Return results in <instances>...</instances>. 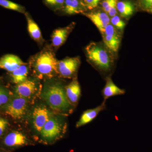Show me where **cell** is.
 Returning <instances> with one entry per match:
<instances>
[{
    "instance_id": "1",
    "label": "cell",
    "mask_w": 152,
    "mask_h": 152,
    "mask_svg": "<svg viewBox=\"0 0 152 152\" xmlns=\"http://www.w3.org/2000/svg\"><path fill=\"white\" fill-rule=\"evenodd\" d=\"M58 61L53 51L44 49L34 56L31 62L38 76L51 78L58 74Z\"/></svg>"
},
{
    "instance_id": "2",
    "label": "cell",
    "mask_w": 152,
    "mask_h": 152,
    "mask_svg": "<svg viewBox=\"0 0 152 152\" xmlns=\"http://www.w3.org/2000/svg\"><path fill=\"white\" fill-rule=\"evenodd\" d=\"M43 96L53 110L65 113H69L72 111L73 106L68 100L65 88L61 85L49 86L44 92Z\"/></svg>"
},
{
    "instance_id": "3",
    "label": "cell",
    "mask_w": 152,
    "mask_h": 152,
    "mask_svg": "<svg viewBox=\"0 0 152 152\" xmlns=\"http://www.w3.org/2000/svg\"><path fill=\"white\" fill-rule=\"evenodd\" d=\"M88 60L101 72H108L111 70L112 62L107 50L99 44L92 42L86 48Z\"/></svg>"
},
{
    "instance_id": "4",
    "label": "cell",
    "mask_w": 152,
    "mask_h": 152,
    "mask_svg": "<svg viewBox=\"0 0 152 152\" xmlns=\"http://www.w3.org/2000/svg\"><path fill=\"white\" fill-rule=\"evenodd\" d=\"M66 125L61 120L52 117L44 126L40 134L42 139L47 142L54 141L64 134Z\"/></svg>"
},
{
    "instance_id": "5",
    "label": "cell",
    "mask_w": 152,
    "mask_h": 152,
    "mask_svg": "<svg viewBox=\"0 0 152 152\" xmlns=\"http://www.w3.org/2000/svg\"><path fill=\"white\" fill-rule=\"evenodd\" d=\"M27 107L26 99L17 95L5 106V113L14 119H20L26 115Z\"/></svg>"
},
{
    "instance_id": "6",
    "label": "cell",
    "mask_w": 152,
    "mask_h": 152,
    "mask_svg": "<svg viewBox=\"0 0 152 152\" xmlns=\"http://www.w3.org/2000/svg\"><path fill=\"white\" fill-rule=\"evenodd\" d=\"M80 61L78 57L66 58L58 61V74L64 78H71L76 73Z\"/></svg>"
},
{
    "instance_id": "7",
    "label": "cell",
    "mask_w": 152,
    "mask_h": 152,
    "mask_svg": "<svg viewBox=\"0 0 152 152\" xmlns=\"http://www.w3.org/2000/svg\"><path fill=\"white\" fill-rule=\"evenodd\" d=\"M52 117L51 113L46 107L42 105L37 106L32 114V124L35 129L40 133L44 126Z\"/></svg>"
},
{
    "instance_id": "8",
    "label": "cell",
    "mask_w": 152,
    "mask_h": 152,
    "mask_svg": "<svg viewBox=\"0 0 152 152\" xmlns=\"http://www.w3.org/2000/svg\"><path fill=\"white\" fill-rule=\"evenodd\" d=\"M102 36L104 43L107 48L113 53H117L121 44V39L113 26L111 24L107 25Z\"/></svg>"
},
{
    "instance_id": "9",
    "label": "cell",
    "mask_w": 152,
    "mask_h": 152,
    "mask_svg": "<svg viewBox=\"0 0 152 152\" xmlns=\"http://www.w3.org/2000/svg\"><path fill=\"white\" fill-rule=\"evenodd\" d=\"M3 143L5 147L15 148L27 145L29 144L30 142L26 136L23 133L13 131L4 138Z\"/></svg>"
},
{
    "instance_id": "10",
    "label": "cell",
    "mask_w": 152,
    "mask_h": 152,
    "mask_svg": "<svg viewBox=\"0 0 152 152\" xmlns=\"http://www.w3.org/2000/svg\"><path fill=\"white\" fill-rule=\"evenodd\" d=\"M75 23H72L67 26L56 29L53 32L51 36L52 45L58 48L62 45L66 40L68 36L75 27Z\"/></svg>"
},
{
    "instance_id": "11",
    "label": "cell",
    "mask_w": 152,
    "mask_h": 152,
    "mask_svg": "<svg viewBox=\"0 0 152 152\" xmlns=\"http://www.w3.org/2000/svg\"><path fill=\"white\" fill-rule=\"evenodd\" d=\"M83 14L94 24L102 35L104 34L106 27L110 24V19L107 14L105 12H84Z\"/></svg>"
},
{
    "instance_id": "12",
    "label": "cell",
    "mask_w": 152,
    "mask_h": 152,
    "mask_svg": "<svg viewBox=\"0 0 152 152\" xmlns=\"http://www.w3.org/2000/svg\"><path fill=\"white\" fill-rule=\"evenodd\" d=\"M106 101L103 102L100 105L94 108L85 111L82 114L80 120L77 122L76 127L79 128L88 124L96 118L100 113L104 110L106 108Z\"/></svg>"
},
{
    "instance_id": "13",
    "label": "cell",
    "mask_w": 152,
    "mask_h": 152,
    "mask_svg": "<svg viewBox=\"0 0 152 152\" xmlns=\"http://www.w3.org/2000/svg\"><path fill=\"white\" fill-rule=\"evenodd\" d=\"M18 56L7 54L0 58V69L12 72L20 66L26 64Z\"/></svg>"
},
{
    "instance_id": "14",
    "label": "cell",
    "mask_w": 152,
    "mask_h": 152,
    "mask_svg": "<svg viewBox=\"0 0 152 152\" xmlns=\"http://www.w3.org/2000/svg\"><path fill=\"white\" fill-rule=\"evenodd\" d=\"M37 90L35 82L27 79L23 83L17 85L15 88V92L17 96L27 99L34 94Z\"/></svg>"
},
{
    "instance_id": "15",
    "label": "cell",
    "mask_w": 152,
    "mask_h": 152,
    "mask_svg": "<svg viewBox=\"0 0 152 152\" xmlns=\"http://www.w3.org/2000/svg\"><path fill=\"white\" fill-rule=\"evenodd\" d=\"M106 81L105 86L102 91L104 101H107L111 97L124 95L126 93L125 90L120 88L114 83L110 76L106 77Z\"/></svg>"
},
{
    "instance_id": "16",
    "label": "cell",
    "mask_w": 152,
    "mask_h": 152,
    "mask_svg": "<svg viewBox=\"0 0 152 152\" xmlns=\"http://www.w3.org/2000/svg\"><path fill=\"white\" fill-rule=\"evenodd\" d=\"M66 95L68 100L73 106L77 103L81 96L80 86L78 81L74 79L65 87Z\"/></svg>"
},
{
    "instance_id": "17",
    "label": "cell",
    "mask_w": 152,
    "mask_h": 152,
    "mask_svg": "<svg viewBox=\"0 0 152 152\" xmlns=\"http://www.w3.org/2000/svg\"><path fill=\"white\" fill-rule=\"evenodd\" d=\"M27 22L28 31L31 37L39 44H42L44 39L42 36L40 29L37 24L33 20L28 13H25Z\"/></svg>"
},
{
    "instance_id": "18",
    "label": "cell",
    "mask_w": 152,
    "mask_h": 152,
    "mask_svg": "<svg viewBox=\"0 0 152 152\" xmlns=\"http://www.w3.org/2000/svg\"><path fill=\"white\" fill-rule=\"evenodd\" d=\"M62 9L65 13L69 15L83 13L84 10L79 0H66Z\"/></svg>"
},
{
    "instance_id": "19",
    "label": "cell",
    "mask_w": 152,
    "mask_h": 152,
    "mask_svg": "<svg viewBox=\"0 0 152 152\" xmlns=\"http://www.w3.org/2000/svg\"><path fill=\"white\" fill-rule=\"evenodd\" d=\"M26 64L20 66L16 69L10 73L12 81L14 83L18 84L27 79L28 70Z\"/></svg>"
},
{
    "instance_id": "20",
    "label": "cell",
    "mask_w": 152,
    "mask_h": 152,
    "mask_svg": "<svg viewBox=\"0 0 152 152\" xmlns=\"http://www.w3.org/2000/svg\"><path fill=\"white\" fill-rule=\"evenodd\" d=\"M117 8L121 16L125 18L130 17L134 13V5L129 1L118 2Z\"/></svg>"
},
{
    "instance_id": "21",
    "label": "cell",
    "mask_w": 152,
    "mask_h": 152,
    "mask_svg": "<svg viewBox=\"0 0 152 152\" xmlns=\"http://www.w3.org/2000/svg\"><path fill=\"white\" fill-rule=\"evenodd\" d=\"M0 6L5 8L21 13L25 14L26 12L24 7L9 0H0Z\"/></svg>"
},
{
    "instance_id": "22",
    "label": "cell",
    "mask_w": 152,
    "mask_h": 152,
    "mask_svg": "<svg viewBox=\"0 0 152 152\" xmlns=\"http://www.w3.org/2000/svg\"><path fill=\"white\" fill-rule=\"evenodd\" d=\"M66 0H44L45 2L55 10L63 8Z\"/></svg>"
},
{
    "instance_id": "23",
    "label": "cell",
    "mask_w": 152,
    "mask_h": 152,
    "mask_svg": "<svg viewBox=\"0 0 152 152\" xmlns=\"http://www.w3.org/2000/svg\"><path fill=\"white\" fill-rule=\"evenodd\" d=\"M110 22L114 27L119 30H123L126 26L125 22L117 15L112 17L110 19Z\"/></svg>"
},
{
    "instance_id": "24",
    "label": "cell",
    "mask_w": 152,
    "mask_h": 152,
    "mask_svg": "<svg viewBox=\"0 0 152 152\" xmlns=\"http://www.w3.org/2000/svg\"><path fill=\"white\" fill-rule=\"evenodd\" d=\"M101 0H83L81 1L84 9L91 10L95 8L99 5Z\"/></svg>"
},
{
    "instance_id": "25",
    "label": "cell",
    "mask_w": 152,
    "mask_h": 152,
    "mask_svg": "<svg viewBox=\"0 0 152 152\" xmlns=\"http://www.w3.org/2000/svg\"><path fill=\"white\" fill-rule=\"evenodd\" d=\"M10 97L7 92L2 88H0V107L6 106L9 102Z\"/></svg>"
},
{
    "instance_id": "26",
    "label": "cell",
    "mask_w": 152,
    "mask_h": 152,
    "mask_svg": "<svg viewBox=\"0 0 152 152\" xmlns=\"http://www.w3.org/2000/svg\"><path fill=\"white\" fill-rule=\"evenodd\" d=\"M117 2H118L117 0H104L102 3L103 10L106 13L108 14L111 8Z\"/></svg>"
},
{
    "instance_id": "27",
    "label": "cell",
    "mask_w": 152,
    "mask_h": 152,
    "mask_svg": "<svg viewBox=\"0 0 152 152\" xmlns=\"http://www.w3.org/2000/svg\"><path fill=\"white\" fill-rule=\"evenodd\" d=\"M8 125V122L7 120L0 117V138L3 135Z\"/></svg>"
},
{
    "instance_id": "28",
    "label": "cell",
    "mask_w": 152,
    "mask_h": 152,
    "mask_svg": "<svg viewBox=\"0 0 152 152\" xmlns=\"http://www.w3.org/2000/svg\"><path fill=\"white\" fill-rule=\"evenodd\" d=\"M142 3L145 8L150 9L152 7V0H142Z\"/></svg>"
},
{
    "instance_id": "29",
    "label": "cell",
    "mask_w": 152,
    "mask_h": 152,
    "mask_svg": "<svg viewBox=\"0 0 152 152\" xmlns=\"http://www.w3.org/2000/svg\"><path fill=\"white\" fill-rule=\"evenodd\" d=\"M150 12H151V13H152V7L151 8H150Z\"/></svg>"
},
{
    "instance_id": "30",
    "label": "cell",
    "mask_w": 152,
    "mask_h": 152,
    "mask_svg": "<svg viewBox=\"0 0 152 152\" xmlns=\"http://www.w3.org/2000/svg\"><path fill=\"white\" fill-rule=\"evenodd\" d=\"M0 152H1V151H0Z\"/></svg>"
}]
</instances>
